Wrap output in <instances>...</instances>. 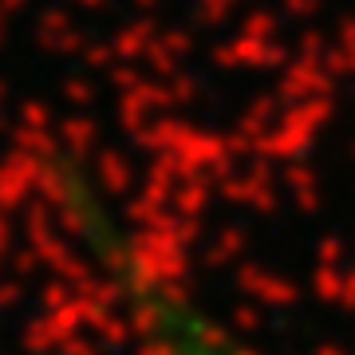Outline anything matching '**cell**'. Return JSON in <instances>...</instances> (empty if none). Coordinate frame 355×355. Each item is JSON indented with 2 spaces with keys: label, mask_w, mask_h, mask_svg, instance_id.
Listing matches in <instances>:
<instances>
[{
  "label": "cell",
  "mask_w": 355,
  "mask_h": 355,
  "mask_svg": "<svg viewBox=\"0 0 355 355\" xmlns=\"http://www.w3.org/2000/svg\"><path fill=\"white\" fill-rule=\"evenodd\" d=\"M142 304L150 312V331L162 355H233L225 343L217 340L209 324L190 312V304H182L174 292L158 288V284H142Z\"/></svg>",
  "instance_id": "6da1fadb"
}]
</instances>
